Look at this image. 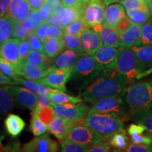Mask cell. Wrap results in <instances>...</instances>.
I'll list each match as a JSON object with an SVG mask.
<instances>
[{"mask_svg":"<svg viewBox=\"0 0 152 152\" xmlns=\"http://www.w3.org/2000/svg\"><path fill=\"white\" fill-rule=\"evenodd\" d=\"M128 80L121 75L117 69L105 72L83 89L82 99L91 104L95 101L113 95L125 96Z\"/></svg>","mask_w":152,"mask_h":152,"instance_id":"obj_1","label":"cell"},{"mask_svg":"<svg viewBox=\"0 0 152 152\" xmlns=\"http://www.w3.org/2000/svg\"><path fill=\"white\" fill-rule=\"evenodd\" d=\"M125 101L128 104L130 116L152 108V79L127 85Z\"/></svg>","mask_w":152,"mask_h":152,"instance_id":"obj_2","label":"cell"},{"mask_svg":"<svg viewBox=\"0 0 152 152\" xmlns=\"http://www.w3.org/2000/svg\"><path fill=\"white\" fill-rule=\"evenodd\" d=\"M83 123L107 140L115 133L123 130L124 127L122 120L115 114L96 113L90 109L83 118Z\"/></svg>","mask_w":152,"mask_h":152,"instance_id":"obj_3","label":"cell"},{"mask_svg":"<svg viewBox=\"0 0 152 152\" xmlns=\"http://www.w3.org/2000/svg\"><path fill=\"white\" fill-rule=\"evenodd\" d=\"M103 73V69L95 59L94 55H83L74 65L71 79L79 85L80 88L85 89Z\"/></svg>","mask_w":152,"mask_h":152,"instance_id":"obj_4","label":"cell"},{"mask_svg":"<svg viewBox=\"0 0 152 152\" xmlns=\"http://www.w3.org/2000/svg\"><path fill=\"white\" fill-rule=\"evenodd\" d=\"M122 95H113L95 101L90 110L100 113H113L123 121L130 118L129 109Z\"/></svg>","mask_w":152,"mask_h":152,"instance_id":"obj_5","label":"cell"},{"mask_svg":"<svg viewBox=\"0 0 152 152\" xmlns=\"http://www.w3.org/2000/svg\"><path fill=\"white\" fill-rule=\"evenodd\" d=\"M117 71L128 80H137L142 70L132 47H118Z\"/></svg>","mask_w":152,"mask_h":152,"instance_id":"obj_6","label":"cell"},{"mask_svg":"<svg viewBox=\"0 0 152 152\" xmlns=\"http://www.w3.org/2000/svg\"><path fill=\"white\" fill-rule=\"evenodd\" d=\"M83 119L80 120L70 131L67 137L68 140L87 146L93 145L102 141L104 140L103 135L93 129L83 125L81 121Z\"/></svg>","mask_w":152,"mask_h":152,"instance_id":"obj_7","label":"cell"},{"mask_svg":"<svg viewBox=\"0 0 152 152\" xmlns=\"http://www.w3.org/2000/svg\"><path fill=\"white\" fill-rule=\"evenodd\" d=\"M105 7L103 0H90L85 4L82 18L88 28L103 23Z\"/></svg>","mask_w":152,"mask_h":152,"instance_id":"obj_8","label":"cell"},{"mask_svg":"<svg viewBox=\"0 0 152 152\" xmlns=\"http://www.w3.org/2000/svg\"><path fill=\"white\" fill-rule=\"evenodd\" d=\"M73 68H58L54 66L52 71L46 76L35 81L64 92L66 90V83L71 79Z\"/></svg>","mask_w":152,"mask_h":152,"instance_id":"obj_9","label":"cell"},{"mask_svg":"<svg viewBox=\"0 0 152 152\" xmlns=\"http://www.w3.org/2000/svg\"><path fill=\"white\" fill-rule=\"evenodd\" d=\"M118 52L117 47L102 45L93 55L105 73L116 70Z\"/></svg>","mask_w":152,"mask_h":152,"instance_id":"obj_10","label":"cell"},{"mask_svg":"<svg viewBox=\"0 0 152 152\" xmlns=\"http://www.w3.org/2000/svg\"><path fill=\"white\" fill-rule=\"evenodd\" d=\"M51 105L54 108L56 116L77 121L84 118L90 109L83 102L76 104H66L61 105L52 104Z\"/></svg>","mask_w":152,"mask_h":152,"instance_id":"obj_11","label":"cell"},{"mask_svg":"<svg viewBox=\"0 0 152 152\" xmlns=\"http://www.w3.org/2000/svg\"><path fill=\"white\" fill-rule=\"evenodd\" d=\"M58 144L47 133L37 136L31 141L25 144L20 148L23 152H56L58 151Z\"/></svg>","mask_w":152,"mask_h":152,"instance_id":"obj_12","label":"cell"},{"mask_svg":"<svg viewBox=\"0 0 152 152\" xmlns=\"http://www.w3.org/2000/svg\"><path fill=\"white\" fill-rule=\"evenodd\" d=\"M16 85L11 86L15 103L19 107L33 111L37 106V95L29 89Z\"/></svg>","mask_w":152,"mask_h":152,"instance_id":"obj_13","label":"cell"},{"mask_svg":"<svg viewBox=\"0 0 152 152\" xmlns=\"http://www.w3.org/2000/svg\"><path fill=\"white\" fill-rule=\"evenodd\" d=\"M19 42L18 38L13 37L0 45V57L10 62L16 70L22 63L18 52Z\"/></svg>","mask_w":152,"mask_h":152,"instance_id":"obj_14","label":"cell"},{"mask_svg":"<svg viewBox=\"0 0 152 152\" xmlns=\"http://www.w3.org/2000/svg\"><path fill=\"white\" fill-rule=\"evenodd\" d=\"M78 121L56 116L48 124V130L58 140H64Z\"/></svg>","mask_w":152,"mask_h":152,"instance_id":"obj_15","label":"cell"},{"mask_svg":"<svg viewBox=\"0 0 152 152\" xmlns=\"http://www.w3.org/2000/svg\"><path fill=\"white\" fill-rule=\"evenodd\" d=\"M81 45L85 55H93L103 45L99 35L93 29L87 28L80 35Z\"/></svg>","mask_w":152,"mask_h":152,"instance_id":"obj_16","label":"cell"},{"mask_svg":"<svg viewBox=\"0 0 152 152\" xmlns=\"http://www.w3.org/2000/svg\"><path fill=\"white\" fill-rule=\"evenodd\" d=\"M32 11L28 0H11L7 16L14 23L21 22Z\"/></svg>","mask_w":152,"mask_h":152,"instance_id":"obj_17","label":"cell"},{"mask_svg":"<svg viewBox=\"0 0 152 152\" xmlns=\"http://www.w3.org/2000/svg\"><path fill=\"white\" fill-rule=\"evenodd\" d=\"M92 28L99 35L104 45H110L117 48L121 47L120 33L116 28L111 27L103 23L96 25Z\"/></svg>","mask_w":152,"mask_h":152,"instance_id":"obj_18","label":"cell"},{"mask_svg":"<svg viewBox=\"0 0 152 152\" xmlns=\"http://www.w3.org/2000/svg\"><path fill=\"white\" fill-rule=\"evenodd\" d=\"M121 47H133L142 45V26L132 23L126 30L120 33Z\"/></svg>","mask_w":152,"mask_h":152,"instance_id":"obj_19","label":"cell"},{"mask_svg":"<svg viewBox=\"0 0 152 152\" xmlns=\"http://www.w3.org/2000/svg\"><path fill=\"white\" fill-rule=\"evenodd\" d=\"M54 66L52 65L48 68H43L38 66L30 65L28 63L23 61L17 68L16 71L19 75L23 76L25 78L37 80L46 76L52 70Z\"/></svg>","mask_w":152,"mask_h":152,"instance_id":"obj_20","label":"cell"},{"mask_svg":"<svg viewBox=\"0 0 152 152\" xmlns=\"http://www.w3.org/2000/svg\"><path fill=\"white\" fill-rule=\"evenodd\" d=\"M125 16V7L121 4H111L105 9L104 23L115 28L119 20Z\"/></svg>","mask_w":152,"mask_h":152,"instance_id":"obj_21","label":"cell"},{"mask_svg":"<svg viewBox=\"0 0 152 152\" xmlns=\"http://www.w3.org/2000/svg\"><path fill=\"white\" fill-rule=\"evenodd\" d=\"M4 126L7 132L12 137L18 136L26 127V123L18 115L10 113L4 121Z\"/></svg>","mask_w":152,"mask_h":152,"instance_id":"obj_22","label":"cell"},{"mask_svg":"<svg viewBox=\"0 0 152 152\" xmlns=\"http://www.w3.org/2000/svg\"><path fill=\"white\" fill-rule=\"evenodd\" d=\"M80 56L79 53L68 49L56 56L52 65L58 68H72Z\"/></svg>","mask_w":152,"mask_h":152,"instance_id":"obj_23","label":"cell"},{"mask_svg":"<svg viewBox=\"0 0 152 152\" xmlns=\"http://www.w3.org/2000/svg\"><path fill=\"white\" fill-rule=\"evenodd\" d=\"M43 53L51 58H54L61 54L65 47L64 39L57 37H49L44 42Z\"/></svg>","mask_w":152,"mask_h":152,"instance_id":"obj_24","label":"cell"},{"mask_svg":"<svg viewBox=\"0 0 152 152\" xmlns=\"http://www.w3.org/2000/svg\"><path fill=\"white\" fill-rule=\"evenodd\" d=\"M141 66L142 72L152 67V46H134L132 47Z\"/></svg>","mask_w":152,"mask_h":152,"instance_id":"obj_25","label":"cell"},{"mask_svg":"<svg viewBox=\"0 0 152 152\" xmlns=\"http://www.w3.org/2000/svg\"><path fill=\"white\" fill-rule=\"evenodd\" d=\"M17 84H20L23 86L29 89L31 91H33L37 94H50L51 93L56 92L59 91V90L52 88L49 85H47L42 83H39L35 80H30L27 78H22V77H18L16 79Z\"/></svg>","mask_w":152,"mask_h":152,"instance_id":"obj_26","label":"cell"},{"mask_svg":"<svg viewBox=\"0 0 152 152\" xmlns=\"http://www.w3.org/2000/svg\"><path fill=\"white\" fill-rule=\"evenodd\" d=\"M126 13L127 16L133 23L141 26L148 22L150 18V11L148 5L142 6L139 8L128 9Z\"/></svg>","mask_w":152,"mask_h":152,"instance_id":"obj_27","label":"cell"},{"mask_svg":"<svg viewBox=\"0 0 152 152\" xmlns=\"http://www.w3.org/2000/svg\"><path fill=\"white\" fill-rule=\"evenodd\" d=\"M58 14L59 15L64 26H67L77 19L82 18L83 11L75 7H68L61 6L58 9Z\"/></svg>","mask_w":152,"mask_h":152,"instance_id":"obj_28","label":"cell"},{"mask_svg":"<svg viewBox=\"0 0 152 152\" xmlns=\"http://www.w3.org/2000/svg\"><path fill=\"white\" fill-rule=\"evenodd\" d=\"M14 104L11 86H0V113H4L11 111Z\"/></svg>","mask_w":152,"mask_h":152,"instance_id":"obj_29","label":"cell"},{"mask_svg":"<svg viewBox=\"0 0 152 152\" xmlns=\"http://www.w3.org/2000/svg\"><path fill=\"white\" fill-rule=\"evenodd\" d=\"M49 59L50 58H48L43 52L32 49L26 58V62L28 63L30 65L43 68H48L52 66Z\"/></svg>","mask_w":152,"mask_h":152,"instance_id":"obj_30","label":"cell"},{"mask_svg":"<svg viewBox=\"0 0 152 152\" xmlns=\"http://www.w3.org/2000/svg\"><path fill=\"white\" fill-rule=\"evenodd\" d=\"M14 22L7 15L0 18V45L13 36Z\"/></svg>","mask_w":152,"mask_h":152,"instance_id":"obj_31","label":"cell"},{"mask_svg":"<svg viewBox=\"0 0 152 152\" xmlns=\"http://www.w3.org/2000/svg\"><path fill=\"white\" fill-rule=\"evenodd\" d=\"M108 140L111 146L120 151H125L129 146L128 137L124 129L115 133Z\"/></svg>","mask_w":152,"mask_h":152,"instance_id":"obj_32","label":"cell"},{"mask_svg":"<svg viewBox=\"0 0 152 152\" xmlns=\"http://www.w3.org/2000/svg\"><path fill=\"white\" fill-rule=\"evenodd\" d=\"M50 99L52 104H58V105L66 104H76L83 102V100L79 96H71L66 93H64V91L61 90L51 93Z\"/></svg>","mask_w":152,"mask_h":152,"instance_id":"obj_33","label":"cell"},{"mask_svg":"<svg viewBox=\"0 0 152 152\" xmlns=\"http://www.w3.org/2000/svg\"><path fill=\"white\" fill-rule=\"evenodd\" d=\"M63 39H64V44H65V47L66 48L75 51L76 52L79 53L81 56L85 55L83 48H82L81 40L80 37L72 35L71 34L64 32Z\"/></svg>","mask_w":152,"mask_h":152,"instance_id":"obj_34","label":"cell"},{"mask_svg":"<svg viewBox=\"0 0 152 152\" xmlns=\"http://www.w3.org/2000/svg\"><path fill=\"white\" fill-rule=\"evenodd\" d=\"M134 121L136 123L144 125L147 132L152 134V108L139 112L134 115Z\"/></svg>","mask_w":152,"mask_h":152,"instance_id":"obj_35","label":"cell"},{"mask_svg":"<svg viewBox=\"0 0 152 152\" xmlns=\"http://www.w3.org/2000/svg\"><path fill=\"white\" fill-rule=\"evenodd\" d=\"M61 151L63 152H87L88 146L73 142L66 137L61 143Z\"/></svg>","mask_w":152,"mask_h":152,"instance_id":"obj_36","label":"cell"},{"mask_svg":"<svg viewBox=\"0 0 152 152\" xmlns=\"http://www.w3.org/2000/svg\"><path fill=\"white\" fill-rule=\"evenodd\" d=\"M29 129L33 132L34 136L37 137L46 133L47 130H48V125H47L42 121H41L37 117V115L33 114L32 119L30 121Z\"/></svg>","mask_w":152,"mask_h":152,"instance_id":"obj_37","label":"cell"},{"mask_svg":"<svg viewBox=\"0 0 152 152\" xmlns=\"http://www.w3.org/2000/svg\"><path fill=\"white\" fill-rule=\"evenodd\" d=\"M88 26L85 23L83 18H80L75 21H74L68 26H66L64 32L71 34L72 35L77 36V37H80L82 33L85 31Z\"/></svg>","mask_w":152,"mask_h":152,"instance_id":"obj_38","label":"cell"},{"mask_svg":"<svg viewBox=\"0 0 152 152\" xmlns=\"http://www.w3.org/2000/svg\"><path fill=\"white\" fill-rule=\"evenodd\" d=\"M33 114L37 115V117L47 125H48L56 117L54 108L52 105L41 109H35L33 111Z\"/></svg>","mask_w":152,"mask_h":152,"instance_id":"obj_39","label":"cell"},{"mask_svg":"<svg viewBox=\"0 0 152 152\" xmlns=\"http://www.w3.org/2000/svg\"><path fill=\"white\" fill-rule=\"evenodd\" d=\"M0 71L3 72L6 75L8 76L11 79L16 80L18 77H20L18 73L16 72V68L10 62L0 57Z\"/></svg>","mask_w":152,"mask_h":152,"instance_id":"obj_40","label":"cell"},{"mask_svg":"<svg viewBox=\"0 0 152 152\" xmlns=\"http://www.w3.org/2000/svg\"><path fill=\"white\" fill-rule=\"evenodd\" d=\"M142 45L152 46V22H147L142 26Z\"/></svg>","mask_w":152,"mask_h":152,"instance_id":"obj_41","label":"cell"},{"mask_svg":"<svg viewBox=\"0 0 152 152\" xmlns=\"http://www.w3.org/2000/svg\"><path fill=\"white\" fill-rule=\"evenodd\" d=\"M31 33L32 31H30L25 27L23 21L14 23L12 37L18 38L20 40H23V39H28V36Z\"/></svg>","mask_w":152,"mask_h":152,"instance_id":"obj_42","label":"cell"},{"mask_svg":"<svg viewBox=\"0 0 152 152\" xmlns=\"http://www.w3.org/2000/svg\"><path fill=\"white\" fill-rule=\"evenodd\" d=\"M30 51H31V47L28 39L20 40L18 45V52L22 62L26 61Z\"/></svg>","mask_w":152,"mask_h":152,"instance_id":"obj_43","label":"cell"},{"mask_svg":"<svg viewBox=\"0 0 152 152\" xmlns=\"http://www.w3.org/2000/svg\"><path fill=\"white\" fill-rule=\"evenodd\" d=\"M27 39L29 42L32 49L43 52L44 44L33 31L30 34Z\"/></svg>","mask_w":152,"mask_h":152,"instance_id":"obj_44","label":"cell"},{"mask_svg":"<svg viewBox=\"0 0 152 152\" xmlns=\"http://www.w3.org/2000/svg\"><path fill=\"white\" fill-rule=\"evenodd\" d=\"M111 149L109 142H105L103 140L98 143L88 146V152H108Z\"/></svg>","mask_w":152,"mask_h":152,"instance_id":"obj_45","label":"cell"},{"mask_svg":"<svg viewBox=\"0 0 152 152\" xmlns=\"http://www.w3.org/2000/svg\"><path fill=\"white\" fill-rule=\"evenodd\" d=\"M132 143L137 144H145L152 146V137L151 135H144L143 134H137L130 135Z\"/></svg>","mask_w":152,"mask_h":152,"instance_id":"obj_46","label":"cell"},{"mask_svg":"<svg viewBox=\"0 0 152 152\" xmlns=\"http://www.w3.org/2000/svg\"><path fill=\"white\" fill-rule=\"evenodd\" d=\"M121 3L126 10L134 8H139L142 6L148 5L147 0H125V1H121Z\"/></svg>","mask_w":152,"mask_h":152,"instance_id":"obj_47","label":"cell"},{"mask_svg":"<svg viewBox=\"0 0 152 152\" xmlns=\"http://www.w3.org/2000/svg\"><path fill=\"white\" fill-rule=\"evenodd\" d=\"M52 14V7L48 2H45L39 9V14L40 16L42 22H47L49 16Z\"/></svg>","mask_w":152,"mask_h":152,"instance_id":"obj_48","label":"cell"},{"mask_svg":"<svg viewBox=\"0 0 152 152\" xmlns=\"http://www.w3.org/2000/svg\"><path fill=\"white\" fill-rule=\"evenodd\" d=\"M48 26L49 25L47 22H42L40 25L33 30V32L35 33V35L41 39V41L43 43L47 39V29H48Z\"/></svg>","mask_w":152,"mask_h":152,"instance_id":"obj_49","label":"cell"},{"mask_svg":"<svg viewBox=\"0 0 152 152\" xmlns=\"http://www.w3.org/2000/svg\"><path fill=\"white\" fill-rule=\"evenodd\" d=\"M52 104L50 99V94H37V106L35 109H41L46 107Z\"/></svg>","mask_w":152,"mask_h":152,"instance_id":"obj_50","label":"cell"},{"mask_svg":"<svg viewBox=\"0 0 152 152\" xmlns=\"http://www.w3.org/2000/svg\"><path fill=\"white\" fill-rule=\"evenodd\" d=\"M64 34V30L56 26L49 24L48 29H47V38L49 37H57L62 38Z\"/></svg>","mask_w":152,"mask_h":152,"instance_id":"obj_51","label":"cell"},{"mask_svg":"<svg viewBox=\"0 0 152 152\" xmlns=\"http://www.w3.org/2000/svg\"><path fill=\"white\" fill-rule=\"evenodd\" d=\"M127 152H152V146H148L145 144H137L132 143L130 144L127 149Z\"/></svg>","mask_w":152,"mask_h":152,"instance_id":"obj_52","label":"cell"},{"mask_svg":"<svg viewBox=\"0 0 152 152\" xmlns=\"http://www.w3.org/2000/svg\"><path fill=\"white\" fill-rule=\"evenodd\" d=\"M146 131H147V129L145 127L139 123H132L129 125L128 128V133L130 136L132 134H144Z\"/></svg>","mask_w":152,"mask_h":152,"instance_id":"obj_53","label":"cell"},{"mask_svg":"<svg viewBox=\"0 0 152 152\" xmlns=\"http://www.w3.org/2000/svg\"><path fill=\"white\" fill-rule=\"evenodd\" d=\"M62 6L68 7H75L83 11L85 4L83 0H61Z\"/></svg>","mask_w":152,"mask_h":152,"instance_id":"obj_54","label":"cell"},{"mask_svg":"<svg viewBox=\"0 0 152 152\" xmlns=\"http://www.w3.org/2000/svg\"><path fill=\"white\" fill-rule=\"evenodd\" d=\"M132 21L129 18V17L128 16H125V17H123L122 19H121V20H119L115 28H117V30H118L119 33H121L128 29L131 25H132Z\"/></svg>","mask_w":152,"mask_h":152,"instance_id":"obj_55","label":"cell"},{"mask_svg":"<svg viewBox=\"0 0 152 152\" xmlns=\"http://www.w3.org/2000/svg\"><path fill=\"white\" fill-rule=\"evenodd\" d=\"M47 22L48 23V24L56 26L57 27H59L64 30L65 29V26L63 24L59 15L56 14V13H52V14H51V16H49V18H48Z\"/></svg>","mask_w":152,"mask_h":152,"instance_id":"obj_56","label":"cell"},{"mask_svg":"<svg viewBox=\"0 0 152 152\" xmlns=\"http://www.w3.org/2000/svg\"><path fill=\"white\" fill-rule=\"evenodd\" d=\"M17 84L16 82L11 79L5 75L3 72L0 71V86L1 85H13Z\"/></svg>","mask_w":152,"mask_h":152,"instance_id":"obj_57","label":"cell"},{"mask_svg":"<svg viewBox=\"0 0 152 152\" xmlns=\"http://www.w3.org/2000/svg\"><path fill=\"white\" fill-rule=\"evenodd\" d=\"M11 1V0H0V18L7 14Z\"/></svg>","mask_w":152,"mask_h":152,"instance_id":"obj_58","label":"cell"},{"mask_svg":"<svg viewBox=\"0 0 152 152\" xmlns=\"http://www.w3.org/2000/svg\"><path fill=\"white\" fill-rule=\"evenodd\" d=\"M46 0H28L32 10L38 11Z\"/></svg>","mask_w":152,"mask_h":152,"instance_id":"obj_59","label":"cell"},{"mask_svg":"<svg viewBox=\"0 0 152 152\" xmlns=\"http://www.w3.org/2000/svg\"><path fill=\"white\" fill-rule=\"evenodd\" d=\"M151 74H152V67L151 68H149V69H148L147 71H145L142 72V73H140V75L138 76L137 79V80H140V79L143 78V77H146V76L151 75Z\"/></svg>","mask_w":152,"mask_h":152,"instance_id":"obj_60","label":"cell"},{"mask_svg":"<svg viewBox=\"0 0 152 152\" xmlns=\"http://www.w3.org/2000/svg\"><path fill=\"white\" fill-rule=\"evenodd\" d=\"M121 1H125V0H103L104 4L106 6H109V4H111L113 3L120 2Z\"/></svg>","mask_w":152,"mask_h":152,"instance_id":"obj_61","label":"cell"},{"mask_svg":"<svg viewBox=\"0 0 152 152\" xmlns=\"http://www.w3.org/2000/svg\"><path fill=\"white\" fill-rule=\"evenodd\" d=\"M149 11H150V17H151V21L152 22V2L149 5Z\"/></svg>","mask_w":152,"mask_h":152,"instance_id":"obj_62","label":"cell"},{"mask_svg":"<svg viewBox=\"0 0 152 152\" xmlns=\"http://www.w3.org/2000/svg\"><path fill=\"white\" fill-rule=\"evenodd\" d=\"M3 137L2 136H0V147H1V140H2Z\"/></svg>","mask_w":152,"mask_h":152,"instance_id":"obj_63","label":"cell"},{"mask_svg":"<svg viewBox=\"0 0 152 152\" xmlns=\"http://www.w3.org/2000/svg\"><path fill=\"white\" fill-rule=\"evenodd\" d=\"M83 1H84L85 3H87V2H88V1H90V0H83Z\"/></svg>","mask_w":152,"mask_h":152,"instance_id":"obj_64","label":"cell"}]
</instances>
